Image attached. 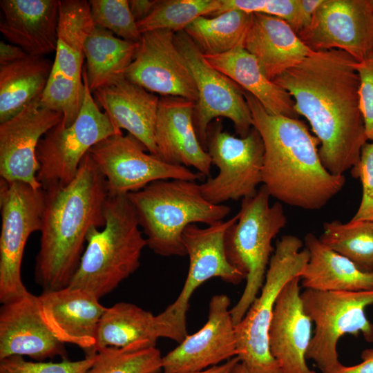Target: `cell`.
<instances>
[{
    "label": "cell",
    "mask_w": 373,
    "mask_h": 373,
    "mask_svg": "<svg viewBox=\"0 0 373 373\" xmlns=\"http://www.w3.org/2000/svg\"><path fill=\"white\" fill-rule=\"evenodd\" d=\"M206 151L218 173L200 184L202 195L210 202L223 204L255 195L262 184L264 145L253 127L245 137H236L223 131L221 120L207 129Z\"/></svg>",
    "instance_id": "8fae6325"
},
{
    "label": "cell",
    "mask_w": 373,
    "mask_h": 373,
    "mask_svg": "<svg viewBox=\"0 0 373 373\" xmlns=\"http://www.w3.org/2000/svg\"><path fill=\"white\" fill-rule=\"evenodd\" d=\"M362 361L355 365H341L334 373H373V349H365L361 353Z\"/></svg>",
    "instance_id": "b9f144b4"
},
{
    "label": "cell",
    "mask_w": 373,
    "mask_h": 373,
    "mask_svg": "<svg viewBox=\"0 0 373 373\" xmlns=\"http://www.w3.org/2000/svg\"><path fill=\"white\" fill-rule=\"evenodd\" d=\"M28 55L23 49L14 44L0 41V66L17 61Z\"/></svg>",
    "instance_id": "7bdbcfd3"
},
{
    "label": "cell",
    "mask_w": 373,
    "mask_h": 373,
    "mask_svg": "<svg viewBox=\"0 0 373 373\" xmlns=\"http://www.w3.org/2000/svg\"><path fill=\"white\" fill-rule=\"evenodd\" d=\"M303 246L294 235L277 241L261 290L235 325L238 356L253 373H281L269 350V329L280 291L289 280L300 277L309 260V252Z\"/></svg>",
    "instance_id": "52a82bcc"
},
{
    "label": "cell",
    "mask_w": 373,
    "mask_h": 373,
    "mask_svg": "<svg viewBox=\"0 0 373 373\" xmlns=\"http://www.w3.org/2000/svg\"><path fill=\"white\" fill-rule=\"evenodd\" d=\"M12 356H27L38 361L66 356L64 343L45 325L37 296L30 292L2 304L0 309V360Z\"/></svg>",
    "instance_id": "603a6c76"
},
{
    "label": "cell",
    "mask_w": 373,
    "mask_h": 373,
    "mask_svg": "<svg viewBox=\"0 0 373 373\" xmlns=\"http://www.w3.org/2000/svg\"><path fill=\"white\" fill-rule=\"evenodd\" d=\"M175 44L186 59L198 93L193 123L198 140L206 150L207 133L215 118L231 120L236 132L247 136L254 127L251 113L244 90L205 60L198 46L184 32L175 33Z\"/></svg>",
    "instance_id": "9a60e30c"
},
{
    "label": "cell",
    "mask_w": 373,
    "mask_h": 373,
    "mask_svg": "<svg viewBox=\"0 0 373 373\" xmlns=\"http://www.w3.org/2000/svg\"><path fill=\"white\" fill-rule=\"evenodd\" d=\"M195 105L179 97L160 98L155 134L157 156L169 164L193 166L209 178L212 163L195 131Z\"/></svg>",
    "instance_id": "7402d4cb"
},
{
    "label": "cell",
    "mask_w": 373,
    "mask_h": 373,
    "mask_svg": "<svg viewBox=\"0 0 373 373\" xmlns=\"http://www.w3.org/2000/svg\"><path fill=\"white\" fill-rule=\"evenodd\" d=\"M4 38L31 56L45 57L57 44L59 0H1Z\"/></svg>",
    "instance_id": "d4e9b609"
},
{
    "label": "cell",
    "mask_w": 373,
    "mask_h": 373,
    "mask_svg": "<svg viewBox=\"0 0 373 373\" xmlns=\"http://www.w3.org/2000/svg\"><path fill=\"white\" fill-rule=\"evenodd\" d=\"M220 0H158L151 13L137 22L141 34L157 30L184 31L200 17L215 16Z\"/></svg>",
    "instance_id": "836d02e7"
},
{
    "label": "cell",
    "mask_w": 373,
    "mask_h": 373,
    "mask_svg": "<svg viewBox=\"0 0 373 373\" xmlns=\"http://www.w3.org/2000/svg\"><path fill=\"white\" fill-rule=\"evenodd\" d=\"M240 361V359L239 357L235 356L222 364H219L201 371L190 373H233L236 365Z\"/></svg>",
    "instance_id": "f6af8a7d"
},
{
    "label": "cell",
    "mask_w": 373,
    "mask_h": 373,
    "mask_svg": "<svg viewBox=\"0 0 373 373\" xmlns=\"http://www.w3.org/2000/svg\"><path fill=\"white\" fill-rule=\"evenodd\" d=\"M164 338L157 315L126 302L106 307L98 323L95 350L113 347L141 350L155 347Z\"/></svg>",
    "instance_id": "f1b7e54d"
},
{
    "label": "cell",
    "mask_w": 373,
    "mask_h": 373,
    "mask_svg": "<svg viewBox=\"0 0 373 373\" xmlns=\"http://www.w3.org/2000/svg\"><path fill=\"white\" fill-rule=\"evenodd\" d=\"M323 0H297L296 23L294 28L298 35L311 23L313 17Z\"/></svg>",
    "instance_id": "60d3db41"
},
{
    "label": "cell",
    "mask_w": 373,
    "mask_h": 373,
    "mask_svg": "<svg viewBox=\"0 0 373 373\" xmlns=\"http://www.w3.org/2000/svg\"><path fill=\"white\" fill-rule=\"evenodd\" d=\"M158 373H160V372H158Z\"/></svg>",
    "instance_id": "7dc6e473"
},
{
    "label": "cell",
    "mask_w": 373,
    "mask_h": 373,
    "mask_svg": "<svg viewBox=\"0 0 373 373\" xmlns=\"http://www.w3.org/2000/svg\"><path fill=\"white\" fill-rule=\"evenodd\" d=\"M357 61L338 49L314 52L273 81L294 100L320 142L325 169L343 175L357 164L368 141L359 106Z\"/></svg>",
    "instance_id": "6da1fadb"
},
{
    "label": "cell",
    "mask_w": 373,
    "mask_h": 373,
    "mask_svg": "<svg viewBox=\"0 0 373 373\" xmlns=\"http://www.w3.org/2000/svg\"><path fill=\"white\" fill-rule=\"evenodd\" d=\"M145 146L133 135L122 132L111 135L89 151L104 176L108 195H128L161 180H202L205 178L182 165L169 164L147 153Z\"/></svg>",
    "instance_id": "5bb4252c"
},
{
    "label": "cell",
    "mask_w": 373,
    "mask_h": 373,
    "mask_svg": "<svg viewBox=\"0 0 373 373\" xmlns=\"http://www.w3.org/2000/svg\"><path fill=\"white\" fill-rule=\"evenodd\" d=\"M233 373H253L248 367L241 361H240L235 367Z\"/></svg>",
    "instance_id": "bcb514c9"
},
{
    "label": "cell",
    "mask_w": 373,
    "mask_h": 373,
    "mask_svg": "<svg viewBox=\"0 0 373 373\" xmlns=\"http://www.w3.org/2000/svg\"><path fill=\"white\" fill-rule=\"evenodd\" d=\"M318 238L362 270L373 272V221L326 222Z\"/></svg>",
    "instance_id": "d6a6232c"
},
{
    "label": "cell",
    "mask_w": 373,
    "mask_h": 373,
    "mask_svg": "<svg viewBox=\"0 0 373 373\" xmlns=\"http://www.w3.org/2000/svg\"><path fill=\"white\" fill-rule=\"evenodd\" d=\"M84 95L79 115L73 124L61 121L40 140L36 152L39 163L37 175L43 189L69 184L90 149L102 140L122 133L96 104L83 69Z\"/></svg>",
    "instance_id": "30bf717a"
},
{
    "label": "cell",
    "mask_w": 373,
    "mask_h": 373,
    "mask_svg": "<svg viewBox=\"0 0 373 373\" xmlns=\"http://www.w3.org/2000/svg\"><path fill=\"white\" fill-rule=\"evenodd\" d=\"M238 219V213L206 228L192 224L183 232V244L189 260L187 276L175 301L158 314L178 343L188 336L186 314L189 300L196 289L212 278L234 285L246 278L230 262L225 250L226 232Z\"/></svg>",
    "instance_id": "7c38bea8"
},
{
    "label": "cell",
    "mask_w": 373,
    "mask_h": 373,
    "mask_svg": "<svg viewBox=\"0 0 373 373\" xmlns=\"http://www.w3.org/2000/svg\"><path fill=\"white\" fill-rule=\"evenodd\" d=\"M304 309L315 324L314 334L306 354L322 373H334L342 364L337 343L343 336L360 334L373 343V323L366 308L373 305V289L358 291H323L305 289L300 294Z\"/></svg>",
    "instance_id": "9c48e42d"
},
{
    "label": "cell",
    "mask_w": 373,
    "mask_h": 373,
    "mask_svg": "<svg viewBox=\"0 0 373 373\" xmlns=\"http://www.w3.org/2000/svg\"><path fill=\"white\" fill-rule=\"evenodd\" d=\"M104 215L103 229L93 227L87 233L86 249L69 285L99 300L137 269L147 246L128 195L108 196Z\"/></svg>",
    "instance_id": "5b68a950"
},
{
    "label": "cell",
    "mask_w": 373,
    "mask_h": 373,
    "mask_svg": "<svg viewBox=\"0 0 373 373\" xmlns=\"http://www.w3.org/2000/svg\"><path fill=\"white\" fill-rule=\"evenodd\" d=\"M44 190L35 280L43 291H52L69 286L79 265L89 229L105 226L104 207L108 195L105 178L89 153L69 184Z\"/></svg>",
    "instance_id": "7a4b0ae2"
},
{
    "label": "cell",
    "mask_w": 373,
    "mask_h": 373,
    "mask_svg": "<svg viewBox=\"0 0 373 373\" xmlns=\"http://www.w3.org/2000/svg\"><path fill=\"white\" fill-rule=\"evenodd\" d=\"M90 15L95 26L115 33L126 41L139 42L140 33L127 0H90Z\"/></svg>",
    "instance_id": "d590c367"
},
{
    "label": "cell",
    "mask_w": 373,
    "mask_h": 373,
    "mask_svg": "<svg viewBox=\"0 0 373 373\" xmlns=\"http://www.w3.org/2000/svg\"><path fill=\"white\" fill-rule=\"evenodd\" d=\"M351 174L361 182L362 198L350 221H373V142L363 146L360 160L352 168Z\"/></svg>",
    "instance_id": "f35d334b"
},
{
    "label": "cell",
    "mask_w": 373,
    "mask_h": 373,
    "mask_svg": "<svg viewBox=\"0 0 373 373\" xmlns=\"http://www.w3.org/2000/svg\"><path fill=\"white\" fill-rule=\"evenodd\" d=\"M94 27L88 1L59 0L55 56L40 99L46 107L62 113L66 127L73 124L82 105L84 44Z\"/></svg>",
    "instance_id": "ba28073f"
},
{
    "label": "cell",
    "mask_w": 373,
    "mask_h": 373,
    "mask_svg": "<svg viewBox=\"0 0 373 373\" xmlns=\"http://www.w3.org/2000/svg\"><path fill=\"white\" fill-rule=\"evenodd\" d=\"M158 0H131L128 1L129 8L137 22L148 17Z\"/></svg>",
    "instance_id": "ee69618b"
},
{
    "label": "cell",
    "mask_w": 373,
    "mask_h": 373,
    "mask_svg": "<svg viewBox=\"0 0 373 373\" xmlns=\"http://www.w3.org/2000/svg\"><path fill=\"white\" fill-rule=\"evenodd\" d=\"M0 302L29 293L21 279V262L30 235L41 230L44 190L1 178Z\"/></svg>",
    "instance_id": "4fadbf2b"
},
{
    "label": "cell",
    "mask_w": 373,
    "mask_h": 373,
    "mask_svg": "<svg viewBox=\"0 0 373 373\" xmlns=\"http://www.w3.org/2000/svg\"><path fill=\"white\" fill-rule=\"evenodd\" d=\"M137 46L138 42L124 40L95 26L84 44V70L91 92L124 76Z\"/></svg>",
    "instance_id": "4dcf8cb0"
},
{
    "label": "cell",
    "mask_w": 373,
    "mask_h": 373,
    "mask_svg": "<svg viewBox=\"0 0 373 373\" xmlns=\"http://www.w3.org/2000/svg\"><path fill=\"white\" fill-rule=\"evenodd\" d=\"M92 93L117 128L126 130L157 156L155 134L160 97L125 76Z\"/></svg>",
    "instance_id": "cb8c5ba5"
},
{
    "label": "cell",
    "mask_w": 373,
    "mask_h": 373,
    "mask_svg": "<svg viewBox=\"0 0 373 373\" xmlns=\"http://www.w3.org/2000/svg\"><path fill=\"white\" fill-rule=\"evenodd\" d=\"M244 96L254 127L264 145L262 184L279 202L318 210L337 195L344 175H334L321 162L318 139L298 118L268 113L249 93Z\"/></svg>",
    "instance_id": "3957f363"
},
{
    "label": "cell",
    "mask_w": 373,
    "mask_h": 373,
    "mask_svg": "<svg viewBox=\"0 0 373 373\" xmlns=\"http://www.w3.org/2000/svg\"><path fill=\"white\" fill-rule=\"evenodd\" d=\"M162 356L155 347L141 350L108 347L97 352V358L85 373H158Z\"/></svg>",
    "instance_id": "e575fe53"
},
{
    "label": "cell",
    "mask_w": 373,
    "mask_h": 373,
    "mask_svg": "<svg viewBox=\"0 0 373 373\" xmlns=\"http://www.w3.org/2000/svg\"><path fill=\"white\" fill-rule=\"evenodd\" d=\"M300 283L296 277L283 287L269 329V350L281 373H316L306 363L312 321L303 307Z\"/></svg>",
    "instance_id": "44dd1931"
},
{
    "label": "cell",
    "mask_w": 373,
    "mask_h": 373,
    "mask_svg": "<svg viewBox=\"0 0 373 373\" xmlns=\"http://www.w3.org/2000/svg\"><path fill=\"white\" fill-rule=\"evenodd\" d=\"M97 354L82 360L61 362L28 361L21 356L0 360V373H85L95 363Z\"/></svg>",
    "instance_id": "8d00e7d4"
},
{
    "label": "cell",
    "mask_w": 373,
    "mask_h": 373,
    "mask_svg": "<svg viewBox=\"0 0 373 373\" xmlns=\"http://www.w3.org/2000/svg\"><path fill=\"white\" fill-rule=\"evenodd\" d=\"M147 246L155 254L184 256L182 234L192 224L222 221L230 207L215 204L202 194L200 184L186 180H161L128 194Z\"/></svg>",
    "instance_id": "277c9868"
},
{
    "label": "cell",
    "mask_w": 373,
    "mask_h": 373,
    "mask_svg": "<svg viewBox=\"0 0 373 373\" xmlns=\"http://www.w3.org/2000/svg\"><path fill=\"white\" fill-rule=\"evenodd\" d=\"M304 243L309 257L300 275L302 287L323 291L373 289V272L362 270L312 233L306 234Z\"/></svg>",
    "instance_id": "83f0119b"
},
{
    "label": "cell",
    "mask_w": 373,
    "mask_h": 373,
    "mask_svg": "<svg viewBox=\"0 0 373 373\" xmlns=\"http://www.w3.org/2000/svg\"><path fill=\"white\" fill-rule=\"evenodd\" d=\"M41 96L17 115L0 123V175L8 182H21L42 188L37 178L38 144L63 119L61 112L46 107Z\"/></svg>",
    "instance_id": "ac0fdd59"
},
{
    "label": "cell",
    "mask_w": 373,
    "mask_h": 373,
    "mask_svg": "<svg viewBox=\"0 0 373 373\" xmlns=\"http://www.w3.org/2000/svg\"><path fill=\"white\" fill-rule=\"evenodd\" d=\"M41 320L53 336L63 343L82 349L86 356L96 354V333L106 307L88 291L72 287L43 291L37 296Z\"/></svg>",
    "instance_id": "ffe728a7"
},
{
    "label": "cell",
    "mask_w": 373,
    "mask_h": 373,
    "mask_svg": "<svg viewBox=\"0 0 373 373\" xmlns=\"http://www.w3.org/2000/svg\"><path fill=\"white\" fill-rule=\"evenodd\" d=\"M203 56L210 66L251 94L268 113L298 118L291 95L267 77L243 46L223 54Z\"/></svg>",
    "instance_id": "4316f807"
},
{
    "label": "cell",
    "mask_w": 373,
    "mask_h": 373,
    "mask_svg": "<svg viewBox=\"0 0 373 373\" xmlns=\"http://www.w3.org/2000/svg\"><path fill=\"white\" fill-rule=\"evenodd\" d=\"M230 304L225 294L211 298L206 323L162 356V373L198 372L238 356Z\"/></svg>",
    "instance_id": "d6986e66"
},
{
    "label": "cell",
    "mask_w": 373,
    "mask_h": 373,
    "mask_svg": "<svg viewBox=\"0 0 373 373\" xmlns=\"http://www.w3.org/2000/svg\"><path fill=\"white\" fill-rule=\"evenodd\" d=\"M252 13L238 10L200 17L184 30L203 55H220L243 46Z\"/></svg>",
    "instance_id": "1f68e13d"
},
{
    "label": "cell",
    "mask_w": 373,
    "mask_h": 373,
    "mask_svg": "<svg viewBox=\"0 0 373 373\" xmlns=\"http://www.w3.org/2000/svg\"><path fill=\"white\" fill-rule=\"evenodd\" d=\"M298 36L314 52L341 50L361 61L373 54V0H323Z\"/></svg>",
    "instance_id": "2e32d148"
},
{
    "label": "cell",
    "mask_w": 373,
    "mask_h": 373,
    "mask_svg": "<svg viewBox=\"0 0 373 373\" xmlns=\"http://www.w3.org/2000/svg\"><path fill=\"white\" fill-rule=\"evenodd\" d=\"M359 76V106L367 140L373 142V54L356 64Z\"/></svg>",
    "instance_id": "ab89813d"
},
{
    "label": "cell",
    "mask_w": 373,
    "mask_h": 373,
    "mask_svg": "<svg viewBox=\"0 0 373 373\" xmlns=\"http://www.w3.org/2000/svg\"><path fill=\"white\" fill-rule=\"evenodd\" d=\"M125 77L162 97L198 100L196 84L188 63L175 41V32L157 30L142 34Z\"/></svg>",
    "instance_id": "e0dca14e"
},
{
    "label": "cell",
    "mask_w": 373,
    "mask_h": 373,
    "mask_svg": "<svg viewBox=\"0 0 373 373\" xmlns=\"http://www.w3.org/2000/svg\"><path fill=\"white\" fill-rule=\"evenodd\" d=\"M243 47L256 58L265 74L272 81L314 52L287 21L258 13L252 14Z\"/></svg>",
    "instance_id": "484cf974"
},
{
    "label": "cell",
    "mask_w": 373,
    "mask_h": 373,
    "mask_svg": "<svg viewBox=\"0 0 373 373\" xmlns=\"http://www.w3.org/2000/svg\"><path fill=\"white\" fill-rule=\"evenodd\" d=\"M221 7L215 16L230 10L248 13L263 14L280 18L294 30L297 12V0H220Z\"/></svg>",
    "instance_id": "74e56055"
},
{
    "label": "cell",
    "mask_w": 373,
    "mask_h": 373,
    "mask_svg": "<svg viewBox=\"0 0 373 373\" xmlns=\"http://www.w3.org/2000/svg\"><path fill=\"white\" fill-rule=\"evenodd\" d=\"M52 66V62L45 57L31 55L0 66V123L42 95Z\"/></svg>",
    "instance_id": "f546056e"
},
{
    "label": "cell",
    "mask_w": 373,
    "mask_h": 373,
    "mask_svg": "<svg viewBox=\"0 0 373 373\" xmlns=\"http://www.w3.org/2000/svg\"><path fill=\"white\" fill-rule=\"evenodd\" d=\"M270 198L262 185L255 195L242 199L238 219L226 232L227 258L246 277L243 292L230 309L234 325L243 318L259 294L274 251L272 240L287 224L282 204H270Z\"/></svg>",
    "instance_id": "8992f818"
}]
</instances>
